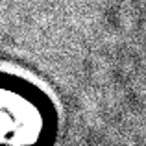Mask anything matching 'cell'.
<instances>
[{"label": "cell", "instance_id": "1", "mask_svg": "<svg viewBox=\"0 0 146 146\" xmlns=\"http://www.w3.org/2000/svg\"><path fill=\"white\" fill-rule=\"evenodd\" d=\"M39 124L37 104L22 96L17 87L0 83V143L35 144Z\"/></svg>", "mask_w": 146, "mask_h": 146}]
</instances>
